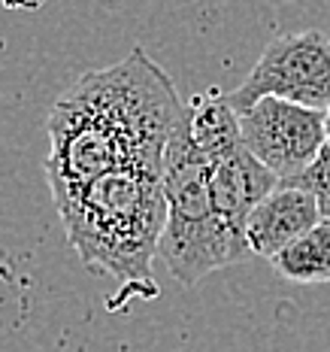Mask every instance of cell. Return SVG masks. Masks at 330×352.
<instances>
[{
  "mask_svg": "<svg viewBox=\"0 0 330 352\" xmlns=\"http://www.w3.org/2000/svg\"><path fill=\"white\" fill-rule=\"evenodd\" d=\"M182 116L185 100L176 82L143 46L109 67L82 73L49 113L52 197L124 167L164 176Z\"/></svg>",
  "mask_w": 330,
  "mask_h": 352,
  "instance_id": "cell-1",
  "label": "cell"
},
{
  "mask_svg": "<svg viewBox=\"0 0 330 352\" xmlns=\"http://www.w3.org/2000/svg\"><path fill=\"white\" fill-rule=\"evenodd\" d=\"M61 228L91 274L113 276L124 295L155 298L152 264L167 231L164 176L124 167L82 188L55 195Z\"/></svg>",
  "mask_w": 330,
  "mask_h": 352,
  "instance_id": "cell-2",
  "label": "cell"
},
{
  "mask_svg": "<svg viewBox=\"0 0 330 352\" xmlns=\"http://www.w3.org/2000/svg\"><path fill=\"white\" fill-rule=\"evenodd\" d=\"M209 161L194 152L182 134V122L167 152L164 192H167V231L161 240V258L176 283L194 289L209 274L243 261L218 225L207 186Z\"/></svg>",
  "mask_w": 330,
  "mask_h": 352,
  "instance_id": "cell-3",
  "label": "cell"
},
{
  "mask_svg": "<svg viewBox=\"0 0 330 352\" xmlns=\"http://www.w3.org/2000/svg\"><path fill=\"white\" fill-rule=\"evenodd\" d=\"M263 98H279L309 109L330 107V36L325 31L279 34L267 43L258 64L227 94L239 113L252 109Z\"/></svg>",
  "mask_w": 330,
  "mask_h": 352,
  "instance_id": "cell-4",
  "label": "cell"
},
{
  "mask_svg": "<svg viewBox=\"0 0 330 352\" xmlns=\"http://www.w3.org/2000/svg\"><path fill=\"white\" fill-rule=\"evenodd\" d=\"M239 137L246 149L279 176V182L297 179L327 149L325 109L263 98L252 109L239 113Z\"/></svg>",
  "mask_w": 330,
  "mask_h": 352,
  "instance_id": "cell-5",
  "label": "cell"
},
{
  "mask_svg": "<svg viewBox=\"0 0 330 352\" xmlns=\"http://www.w3.org/2000/svg\"><path fill=\"white\" fill-rule=\"evenodd\" d=\"M207 186H209V201H212V210H215L218 225L224 228L227 240L239 252V258H248L252 252H248V243H246V225L263 197L279 188V176L270 173L239 143L237 149L209 161Z\"/></svg>",
  "mask_w": 330,
  "mask_h": 352,
  "instance_id": "cell-6",
  "label": "cell"
},
{
  "mask_svg": "<svg viewBox=\"0 0 330 352\" xmlns=\"http://www.w3.org/2000/svg\"><path fill=\"white\" fill-rule=\"evenodd\" d=\"M321 219L325 216H321L315 195L279 182V188L263 197L246 225L248 252L273 261L279 252H285L303 234H309Z\"/></svg>",
  "mask_w": 330,
  "mask_h": 352,
  "instance_id": "cell-7",
  "label": "cell"
},
{
  "mask_svg": "<svg viewBox=\"0 0 330 352\" xmlns=\"http://www.w3.org/2000/svg\"><path fill=\"white\" fill-rule=\"evenodd\" d=\"M182 134L194 146V152L207 161H215L224 152L237 149L243 143L239 137V116L231 107L227 94L222 91H207L194 94L185 100V116H182Z\"/></svg>",
  "mask_w": 330,
  "mask_h": 352,
  "instance_id": "cell-8",
  "label": "cell"
},
{
  "mask_svg": "<svg viewBox=\"0 0 330 352\" xmlns=\"http://www.w3.org/2000/svg\"><path fill=\"white\" fill-rule=\"evenodd\" d=\"M270 264L282 280L297 285L330 283V219H321L309 234L279 252Z\"/></svg>",
  "mask_w": 330,
  "mask_h": 352,
  "instance_id": "cell-9",
  "label": "cell"
},
{
  "mask_svg": "<svg viewBox=\"0 0 330 352\" xmlns=\"http://www.w3.org/2000/svg\"><path fill=\"white\" fill-rule=\"evenodd\" d=\"M285 186H294V188H303V192L315 195L321 207V216L330 219V149L321 152V158L315 161L306 173H300L297 179H288Z\"/></svg>",
  "mask_w": 330,
  "mask_h": 352,
  "instance_id": "cell-10",
  "label": "cell"
},
{
  "mask_svg": "<svg viewBox=\"0 0 330 352\" xmlns=\"http://www.w3.org/2000/svg\"><path fill=\"white\" fill-rule=\"evenodd\" d=\"M325 143H327V149H330V107L325 109Z\"/></svg>",
  "mask_w": 330,
  "mask_h": 352,
  "instance_id": "cell-11",
  "label": "cell"
}]
</instances>
